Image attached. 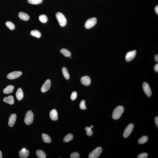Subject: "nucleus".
Listing matches in <instances>:
<instances>
[{"instance_id":"obj_1","label":"nucleus","mask_w":158,"mask_h":158,"mask_svg":"<svg viewBox=\"0 0 158 158\" xmlns=\"http://www.w3.org/2000/svg\"><path fill=\"white\" fill-rule=\"evenodd\" d=\"M124 108L121 106H118L114 110L112 117L114 119L117 120L121 117L124 111Z\"/></svg>"},{"instance_id":"obj_2","label":"nucleus","mask_w":158,"mask_h":158,"mask_svg":"<svg viewBox=\"0 0 158 158\" xmlns=\"http://www.w3.org/2000/svg\"><path fill=\"white\" fill-rule=\"evenodd\" d=\"M56 18L60 25L62 27H64L67 23V20L64 15L62 13L58 12L56 14Z\"/></svg>"},{"instance_id":"obj_3","label":"nucleus","mask_w":158,"mask_h":158,"mask_svg":"<svg viewBox=\"0 0 158 158\" xmlns=\"http://www.w3.org/2000/svg\"><path fill=\"white\" fill-rule=\"evenodd\" d=\"M33 114L31 110L27 112L24 118V122L27 125H29L33 122Z\"/></svg>"},{"instance_id":"obj_4","label":"nucleus","mask_w":158,"mask_h":158,"mask_svg":"<svg viewBox=\"0 0 158 158\" xmlns=\"http://www.w3.org/2000/svg\"><path fill=\"white\" fill-rule=\"evenodd\" d=\"M102 149L101 147H99L95 148L91 152L89 156V158H97L99 157L101 154Z\"/></svg>"},{"instance_id":"obj_5","label":"nucleus","mask_w":158,"mask_h":158,"mask_svg":"<svg viewBox=\"0 0 158 158\" xmlns=\"http://www.w3.org/2000/svg\"><path fill=\"white\" fill-rule=\"evenodd\" d=\"M97 22V19L96 18L93 17L89 19L85 23V27L87 29H90L95 25Z\"/></svg>"},{"instance_id":"obj_6","label":"nucleus","mask_w":158,"mask_h":158,"mask_svg":"<svg viewBox=\"0 0 158 158\" xmlns=\"http://www.w3.org/2000/svg\"><path fill=\"white\" fill-rule=\"evenodd\" d=\"M134 126L133 124H130L125 128L123 133L124 137L127 138L130 135L134 129Z\"/></svg>"},{"instance_id":"obj_7","label":"nucleus","mask_w":158,"mask_h":158,"mask_svg":"<svg viewBox=\"0 0 158 158\" xmlns=\"http://www.w3.org/2000/svg\"><path fill=\"white\" fill-rule=\"evenodd\" d=\"M22 74V72L14 71L9 74L7 76V77L9 79H14L20 77Z\"/></svg>"},{"instance_id":"obj_8","label":"nucleus","mask_w":158,"mask_h":158,"mask_svg":"<svg viewBox=\"0 0 158 158\" xmlns=\"http://www.w3.org/2000/svg\"><path fill=\"white\" fill-rule=\"evenodd\" d=\"M143 89L145 94L148 97H150L152 94L151 90L148 84L144 82L143 84Z\"/></svg>"},{"instance_id":"obj_9","label":"nucleus","mask_w":158,"mask_h":158,"mask_svg":"<svg viewBox=\"0 0 158 158\" xmlns=\"http://www.w3.org/2000/svg\"><path fill=\"white\" fill-rule=\"evenodd\" d=\"M51 82L50 80L47 79L46 81L44 83L42 86L41 90L43 93H45L48 91L50 88Z\"/></svg>"},{"instance_id":"obj_10","label":"nucleus","mask_w":158,"mask_h":158,"mask_svg":"<svg viewBox=\"0 0 158 158\" xmlns=\"http://www.w3.org/2000/svg\"><path fill=\"white\" fill-rule=\"evenodd\" d=\"M136 51L134 50L127 53L125 56V59L127 61L129 62L132 60L135 57Z\"/></svg>"},{"instance_id":"obj_11","label":"nucleus","mask_w":158,"mask_h":158,"mask_svg":"<svg viewBox=\"0 0 158 158\" xmlns=\"http://www.w3.org/2000/svg\"><path fill=\"white\" fill-rule=\"evenodd\" d=\"M81 82L85 86H88L90 84L91 79L90 78L87 76H83L81 78Z\"/></svg>"},{"instance_id":"obj_12","label":"nucleus","mask_w":158,"mask_h":158,"mask_svg":"<svg viewBox=\"0 0 158 158\" xmlns=\"http://www.w3.org/2000/svg\"><path fill=\"white\" fill-rule=\"evenodd\" d=\"M16 118V114H13L10 116L9 117L8 125L10 127H12L14 124Z\"/></svg>"},{"instance_id":"obj_13","label":"nucleus","mask_w":158,"mask_h":158,"mask_svg":"<svg viewBox=\"0 0 158 158\" xmlns=\"http://www.w3.org/2000/svg\"><path fill=\"white\" fill-rule=\"evenodd\" d=\"M49 116L52 120H57L58 118V113L57 110L55 109H53L51 110L49 113Z\"/></svg>"},{"instance_id":"obj_14","label":"nucleus","mask_w":158,"mask_h":158,"mask_svg":"<svg viewBox=\"0 0 158 158\" xmlns=\"http://www.w3.org/2000/svg\"><path fill=\"white\" fill-rule=\"evenodd\" d=\"M3 101L4 102L8 103L11 105L14 104V97L12 96L6 97L4 98Z\"/></svg>"},{"instance_id":"obj_15","label":"nucleus","mask_w":158,"mask_h":158,"mask_svg":"<svg viewBox=\"0 0 158 158\" xmlns=\"http://www.w3.org/2000/svg\"><path fill=\"white\" fill-rule=\"evenodd\" d=\"M16 96L17 99L18 100H21L24 97L22 89L20 88H19L16 91Z\"/></svg>"},{"instance_id":"obj_16","label":"nucleus","mask_w":158,"mask_h":158,"mask_svg":"<svg viewBox=\"0 0 158 158\" xmlns=\"http://www.w3.org/2000/svg\"><path fill=\"white\" fill-rule=\"evenodd\" d=\"M14 89V87L12 85H9L4 89L3 92L4 94H9L12 93Z\"/></svg>"},{"instance_id":"obj_17","label":"nucleus","mask_w":158,"mask_h":158,"mask_svg":"<svg viewBox=\"0 0 158 158\" xmlns=\"http://www.w3.org/2000/svg\"><path fill=\"white\" fill-rule=\"evenodd\" d=\"M19 16L21 20L25 21L28 20L29 19V16L28 15L25 13L23 12L19 13Z\"/></svg>"},{"instance_id":"obj_18","label":"nucleus","mask_w":158,"mask_h":158,"mask_svg":"<svg viewBox=\"0 0 158 158\" xmlns=\"http://www.w3.org/2000/svg\"><path fill=\"white\" fill-rule=\"evenodd\" d=\"M19 155L21 158H27L29 155V151L28 150H26L25 151H23L22 150H21L19 152Z\"/></svg>"},{"instance_id":"obj_19","label":"nucleus","mask_w":158,"mask_h":158,"mask_svg":"<svg viewBox=\"0 0 158 158\" xmlns=\"http://www.w3.org/2000/svg\"><path fill=\"white\" fill-rule=\"evenodd\" d=\"M43 141L46 143H49L51 142V140L50 137L48 135L43 133L42 135Z\"/></svg>"},{"instance_id":"obj_20","label":"nucleus","mask_w":158,"mask_h":158,"mask_svg":"<svg viewBox=\"0 0 158 158\" xmlns=\"http://www.w3.org/2000/svg\"><path fill=\"white\" fill-rule=\"evenodd\" d=\"M36 154L39 158H45L46 157V155L45 152L42 150H38L36 151Z\"/></svg>"},{"instance_id":"obj_21","label":"nucleus","mask_w":158,"mask_h":158,"mask_svg":"<svg viewBox=\"0 0 158 158\" xmlns=\"http://www.w3.org/2000/svg\"><path fill=\"white\" fill-rule=\"evenodd\" d=\"M30 34L33 37L38 38L41 37V34L39 31L37 30H33L30 32Z\"/></svg>"},{"instance_id":"obj_22","label":"nucleus","mask_w":158,"mask_h":158,"mask_svg":"<svg viewBox=\"0 0 158 158\" xmlns=\"http://www.w3.org/2000/svg\"><path fill=\"white\" fill-rule=\"evenodd\" d=\"M62 73L64 77L66 79H68L69 78V75L68 70L66 67H64L62 68Z\"/></svg>"},{"instance_id":"obj_23","label":"nucleus","mask_w":158,"mask_h":158,"mask_svg":"<svg viewBox=\"0 0 158 158\" xmlns=\"http://www.w3.org/2000/svg\"><path fill=\"white\" fill-rule=\"evenodd\" d=\"M60 52L65 57H69L71 55V53L70 51L66 49H62L60 50Z\"/></svg>"},{"instance_id":"obj_24","label":"nucleus","mask_w":158,"mask_h":158,"mask_svg":"<svg viewBox=\"0 0 158 158\" xmlns=\"http://www.w3.org/2000/svg\"><path fill=\"white\" fill-rule=\"evenodd\" d=\"M73 138V135L69 133V134L66 135L64 138V141L65 142H68L71 141Z\"/></svg>"},{"instance_id":"obj_25","label":"nucleus","mask_w":158,"mask_h":158,"mask_svg":"<svg viewBox=\"0 0 158 158\" xmlns=\"http://www.w3.org/2000/svg\"><path fill=\"white\" fill-rule=\"evenodd\" d=\"M148 140V137L146 136H142L138 140V143L140 144H143L147 142Z\"/></svg>"},{"instance_id":"obj_26","label":"nucleus","mask_w":158,"mask_h":158,"mask_svg":"<svg viewBox=\"0 0 158 158\" xmlns=\"http://www.w3.org/2000/svg\"><path fill=\"white\" fill-rule=\"evenodd\" d=\"M39 19L40 21L43 23H46L48 20L47 17L46 15H41L39 17Z\"/></svg>"},{"instance_id":"obj_27","label":"nucleus","mask_w":158,"mask_h":158,"mask_svg":"<svg viewBox=\"0 0 158 158\" xmlns=\"http://www.w3.org/2000/svg\"><path fill=\"white\" fill-rule=\"evenodd\" d=\"M5 24L7 27L11 30H14L15 28L14 25L12 22L9 21L7 22Z\"/></svg>"},{"instance_id":"obj_28","label":"nucleus","mask_w":158,"mask_h":158,"mask_svg":"<svg viewBox=\"0 0 158 158\" xmlns=\"http://www.w3.org/2000/svg\"><path fill=\"white\" fill-rule=\"evenodd\" d=\"M28 3L32 4L37 5L42 3L43 0H28Z\"/></svg>"},{"instance_id":"obj_29","label":"nucleus","mask_w":158,"mask_h":158,"mask_svg":"<svg viewBox=\"0 0 158 158\" xmlns=\"http://www.w3.org/2000/svg\"><path fill=\"white\" fill-rule=\"evenodd\" d=\"M91 128L90 127H86L85 128V130L86 131V134L89 136H92L93 134Z\"/></svg>"},{"instance_id":"obj_30","label":"nucleus","mask_w":158,"mask_h":158,"mask_svg":"<svg viewBox=\"0 0 158 158\" xmlns=\"http://www.w3.org/2000/svg\"><path fill=\"white\" fill-rule=\"evenodd\" d=\"M79 107L82 110H84L86 109V106L85 105V102L84 100H83L81 101L79 104Z\"/></svg>"},{"instance_id":"obj_31","label":"nucleus","mask_w":158,"mask_h":158,"mask_svg":"<svg viewBox=\"0 0 158 158\" xmlns=\"http://www.w3.org/2000/svg\"><path fill=\"white\" fill-rule=\"evenodd\" d=\"M71 158H79L80 156L79 154L77 152H74L72 153L70 155Z\"/></svg>"},{"instance_id":"obj_32","label":"nucleus","mask_w":158,"mask_h":158,"mask_svg":"<svg viewBox=\"0 0 158 158\" xmlns=\"http://www.w3.org/2000/svg\"><path fill=\"white\" fill-rule=\"evenodd\" d=\"M77 97V93L75 91L72 93L71 96V99L72 100H75Z\"/></svg>"},{"instance_id":"obj_33","label":"nucleus","mask_w":158,"mask_h":158,"mask_svg":"<svg viewBox=\"0 0 158 158\" xmlns=\"http://www.w3.org/2000/svg\"><path fill=\"white\" fill-rule=\"evenodd\" d=\"M148 156V154L147 153H141L138 156V158H146Z\"/></svg>"},{"instance_id":"obj_34","label":"nucleus","mask_w":158,"mask_h":158,"mask_svg":"<svg viewBox=\"0 0 158 158\" xmlns=\"http://www.w3.org/2000/svg\"><path fill=\"white\" fill-rule=\"evenodd\" d=\"M155 123L157 128L158 127V117L157 116L155 117Z\"/></svg>"},{"instance_id":"obj_35","label":"nucleus","mask_w":158,"mask_h":158,"mask_svg":"<svg viewBox=\"0 0 158 158\" xmlns=\"http://www.w3.org/2000/svg\"><path fill=\"white\" fill-rule=\"evenodd\" d=\"M154 70L156 72H158V64H156L154 66Z\"/></svg>"},{"instance_id":"obj_36","label":"nucleus","mask_w":158,"mask_h":158,"mask_svg":"<svg viewBox=\"0 0 158 158\" xmlns=\"http://www.w3.org/2000/svg\"><path fill=\"white\" fill-rule=\"evenodd\" d=\"M155 12L157 14H158V5L156 6L155 7Z\"/></svg>"},{"instance_id":"obj_37","label":"nucleus","mask_w":158,"mask_h":158,"mask_svg":"<svg viewBox=\"0 0 158 158\" xmlns=\"http://www.w3.org/2000/svg\"><path fill=\"white\" fill-rule=\"evenodd\" d=\"M155 60L157 62H158V55H156L155 57Z\"/></svg>"},{"instance_id":"obj_38","label":"nucleus","mask_w":158,"mask_h":158,"mask_svg":"<svg viewBox=\"0 0 158 158\" xmlns=\"http://www.w3.org/2000/svg\"><path fill=\"white\" fill-rule=\"evenodd\" d=\"M2 152L1 151H0V158H2Z\"/></svg>"},{"instance_id":"obj_39","label":"nucleus","mask_w":158,"mask_h":158,"mask_svg":"<svg viewBox=\"0 0 158 158\" xmlns=\"http://www.w3.org/2000/svg\"><path fill=\"white\" fill-rule=\"evenodd\" d=\"M22 150L23 151H26V149H25V148H23V149H22Z\"/></svg>"},{"instance_id":"obj_40","label":"nucleus","mask_w":158,"mask_h":158,"mask_svg":"<svg viewBox=\"0 0 158 158\" xmlns=\"http://www.w3.org/2000/svg\"><path fill=\"white\" fill-rule=\"evenodd\" d=\"M93 127H94V126H93V125H91V126L90 127H91V128H93Z\"/></svg>"}]
</instances>
